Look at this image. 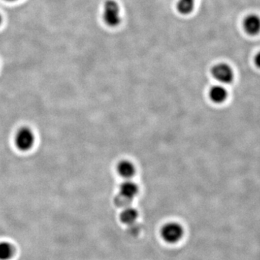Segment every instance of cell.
Here are the masks:
<instances>
[{
	"label": "cell",
	"mask_w": 260,
	"mask_h": 260,
	"mask_svg": "<svg viewBox=\"0 0 260 260\" xmlns=\"http://www.w3.org/2000/svg\"><path fill=\"white\" fill-rule=\"evenodd\" d=\"M160 234L164 241L170 244H175L182 238L184 230L180 224L170 222L162 227Z\"/></svg>",
	"instance_id": "obj_3"
},
{
	"label": "cell",
	"mask_w": 260,
	"mask_h": 260,
	"mask_svg": "<svg viewBox=\"0 0 260 260\" xmlns=\"http://www.w3.org/2000/svg\"><path fill=\"white\" fill-rule=\"evenodd\" d=\"M15 254V248L9 242H0V260H10Z\"/></svg>",
	"instance_id": "obj_11"
},
{
	"label": "cell",
	"mask_w": 260,
	"mask_h": 260,
	"mask_svg": "<svg viewBox=\"0 0 260 260\" xmlns=\"http://www.w3.org/2000/svg\"><path fill=\"white\" fill-rule=\"evenodd\" d=\"M2 23V17L1 15H0V24Z\"/></svg>",
	"instance_id": "obj_13"
},
{
	"label": "cell",
	"mask_w": 260,
	"mask_h": 260,
	"mask_svg": "<svg viewBox=\"0 0 260 260\" xmlns=\"http://www.w3.org/2000/svg\"><path fill=\"white\" fill-rule=\"evenodd\" d=\"M254 63H255L256 66L260 69V51L256 54L255 58H254Z\"/></svg>",
	"instance_id": "obj_12"
},
{
	"label": "cell",
	"mask_w": 260,
	"mask_h": 260,
	"mask_svg": "<svg viewBox=\"0 0 260 260\" xmlns=\"http://www.w3.org/2000/svg\"><path fill=\"white\" fill-rule=\"evenodd\" d=\"M103 19L104 23L111 28L120 25L121 17L120 8L114 0H107L104 5Z\"/></svg>",
	"instance_id": "obj_1"
},
{
	"label": "cell",
	"mask_w": 260,
	"mask_h": 260,
	"mask_svg": "<svg viewBox=\"0 0 260 260\" xmlns=\"http://www.w3.org/2000/svg\"><path fill=\"white\" fill-rule=\"evenodd\" d=\"M138 191H139L138 186L129 179H126V181L123 182L119 187V195L128 201L132 202L135 197L138 194Z\"/></svg>",
	"instance_id": "obj_6"
},
{
	"label": "cell",
	"mask_w": 260,
	"mask_h": 260,
	"mask_svg": "<svg viewBox=\"0 0 260 260\" xmlns=\"http://www.w3.org/2000/svg\"><path fill=\"white\" fill-rule=\"evenodd\" d=\"M196 0H178L177 9L179 13L187 15L192 13Z\"/></svg>",
	"instance_id": "obj_10"
},
{
	"label": "cell",
	"mask_w": 260,
	"mask_h": 260,
	"mask_svg": "<svg viewBox=\"0 0 260 260\" xmlns=\"http://www.w3.org/2000/svg\"><path fill=\"white\" fill-rule=\"evenodd\" d=\"M117 171L121 177L126 179H131L135 174V167L134 164L129 160H121L117 166Z\"/></svg>",
	"instance_id": "obj_7"
},
{
	"label": "cell",
	"mask_w": 260,
	"mask_h": 260,
	"mask_svg": "<svg viewBox=\"0 0 260 260\" xmlns=\"http://www.w3.org/2000/svg\"><path fill=\"white\" fill-rule=\"evenodd\" d=\"M36 138L34 132L28 127L23 126L17 132L15 136V143L20 151H28L34 147Z\"/></svg>",
	"instance_id": "obj_2"
},
{
	"label": "cell",
	"mask_w": 260,
	"mask_h": 260,
	"mask_svg": "<svg viewBox=\"0 0 260 260\" xmlns=\"http://www.w3.org/2000/svg\"><path fill=\"white\" fill-rule=\"evenodd\" d=\"M243 27L248 35L256 36L260 32V18L255 14L246 17L243 23Z\"/></svg>",
	"instance_id": "obj_5"
},
{
	"label": "cell",
	"mask_w": 260,
	"mask_h": 260,
	"mask_svg": "<svg viewBox=\"0 0 260 260\" xmlns=\"http://www.w3.org/2000/svg\"><path fill=\"white\" fill-rule=\"evenodd\" d=\"M7 1L13 2V1H16V0H7Z\"/></svg>",
	"instance_id": "obj_14"
},
{
	"label": "cell",
	"mask_w": 260,
	"mask_h": 260,
	"mask_svg": "<svg viewBox=\"0 0 260 260\" xmlns=\"http://www.w3.org/2000/svg\"><path fill=\"white\" fill-rule=\"evenodd\" d=\"M138 217V213L134 208L126 207L120 214V220L123 223L132 225L135 223Z\"/></svg>",
	"instance_id": "obj_9"
},
{
	"label": "cell",
	"mask_w": 260,
	"mask_h": 260,
	"mask_svg": "<svg viewBox=\"0 0 260 260\" xmlns=\"http://www.w3.org/2000/svg\"><path fill=\"white\" fill-rule=\"evenodd\" d=\"M210 99L215 104H221L226 100L228 92L222 85H215L210 88L209 92Z\"/></svg>",
	"instance_id": "obj_8"
},
{
	"label": "cell",
	"mask_w": 260,
	"mask_h": 260,
	"mask_svg": "<svg viewBox=\"0 0 260 260\" xmlns=\"http://www.w3.org/2000/svg\"><path fill=\"white\" fill-rule=\"evenodd\" d=\"M212 75L215 80L222 84L232 83L234 80V71L229 64L219 63L215 65L211 70Z\"/></svg>",
	"instance_id": "obj_4"
}]
</instances>
